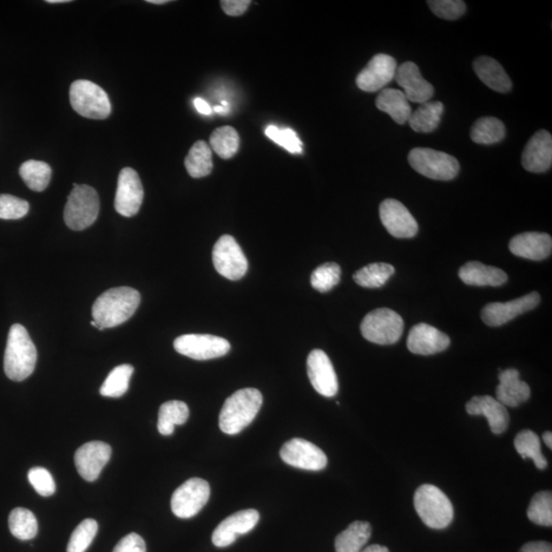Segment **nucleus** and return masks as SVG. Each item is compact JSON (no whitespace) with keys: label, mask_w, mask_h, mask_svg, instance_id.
Instances as JSON below:
<instances>
[{"label":"nucleus","mask_w":552,"mask_h":552,"mask_svg":"<svg viewBox=\"0 0 552 552\" xmlns=\"http://www.w3.org/2000/svg\"><path fill=\"white\" fill-rule=\"evenodd\" d=\"M140 304L141 294L133 288H115L104 292L92 306V318L98 326L97 330L124 324L133 317Z\"/></svg>","instance_id":"nucleus-1"},{"label":"nucleus","mask_w":552,"mask_h":552,"mask_svg":"<svg viewBox=\"0 0 552 552\" xmlns=\"http://www.w3.org/2000/svg\"><path fill=\"white\" fill-rule=\"evenodd\" d=\"M37 350L27 330L16 324L12 326L4 353V372L15 382L29 378L35 370Z\"/></svg>","instance_id":"nucleus-2"},{"label":"nucleus","mask_w":552,"mask_h":552,"mask_svg":"<svg viewBox=\"0 0 552 552\" xmlns=\"http://www.w3.org/2000/svg\"><path fill=\"white\" fill-rule=\"evenodd\" d=\"M263 396L259 390L247 387L236 391L226 400L219 414V426L227 435H236L253 422L261 409Z\"/></svg>","instance_id":"nucleus-3"},{"label":"nucleus","mask_w":552,"mask_h":552,"mask_svg":"<svg viewBox=\"0 0 552 552\" xmlns=\"http://www.w3.org/2000/svg\"><path fill=\"white\" fill-rule=\"evenodd\" d=\"M414 508L422 521L432 529H445L453 520V506L449 498L436 486H420L414 494Z\"/></svg>","instance_id":"nucleus-4"},{"label":"nucleus","mask_w":552,"mask_h":552,"mask_svg":"<svg viewBox=\"0 0 552 552\" xmlns=\"http://www.w3.org/2000/svg\"><path fill=\"white\" fill-rule=\"evenodd\" d=\"M100 213V198L87 184L74 183V188L68 196L64 211L65 225L72 230L80 232L94 225Z\"/></svg>","instance_id":"nucleus-5"},{"label":"nucleus","mask_w":552,"mask_h":552,"mask_svg":"<svg viewBox=\"0 0 552 552\" xmlns=\"http://www.w3.org/2000/svg\"><path fill=\"white\" fill-rule=\"evenodd\" d=\"M70 103L76 113L88 119L104 120L111 115L107 92L88 80H77L70 88Z\"/></svg>","instance_id":"nucleus-6"},{"label":"nucleus","mask_w":552,"mask_h":552,"mask_svg":"<svg viewBox=\"0 0 552 552\" xmlns=\"http://www.w3.org/2000/svg\"><path fill=\"white\" fill-rule=\"evenodd\" d=\"M409 163L418 173L433 180H455L460 169L456 157L428 148L411 150Z\"/></svg>","instance_id":"nucleus-7"},{"label":"nucleus","mask_w":552,"mask_h":552,"mask_svg":"<svg viewBox=\"0 0 552 552\" xmlns=\"http://www.w3.org/2000/svg\"><path fill=\"white\" fill-rule=\"evenodd\" d=\"M361 334L367 341L378 345L397 343L404 330L400 315L389 308H379L368 313L361 322Z\"/></svg>","instance_id":"nucleus-8"},{"label":"nucleus","mask_w":552,"mask_h":552,"mask_svg":"<svg viewBox=\"0 0 552 552\" xmlns=\"http://www.w3.org/2000/svg\"><path fill=\"white\" fill-rule=\"evenodd\" d=\"M213 264L217 272L230 280L244 278L248 260L238 242L232 235H222L213 249Z\"/></svg>","instance_id":"nucleus-9"},{"label":"nucleus","mask_w":552,"mask_h":552,"mask_svg":"<svg viewBox=\"0 0 552 552\" xmlns=\"http://www.w3.org/2000/svg\"><path fill=\"white\" fill-rule=\"evenodd\" d=\"M210 493L211 490L205 479H189L174 491L171 498V510L177 518H193L207 504Z\"/></svg>","instance_id":"nucleus-10"},{"label":"nucleus","mask_w":552,"mask_h":552,"mask_svg":"<svg viewBox=\"0 0 552 552\" xmlns=\"http://www.w3.org/2000/svg\"><path fill=\"white\" fill-rule=\"evenodd\" d=\"M174 349L195 360H209L225 356L230 351L229 341L212 334H183L174 341Z\"/></svg>","instance_id":"nucleus-11"},{"label":"nucleus","mask_w":552,"mask_h":552,"mask_svg":"<svg viewBox=\"0 0 552 552\" xmlns=\"http://www.w3.org/2000/svg\"><path fill=\"white\" fill-rule=\"evenodd\" d=\"M280 457L288 465L306 471H321L327 464L326 453L307 440L295 438L281 447Z\"/></svg>","instance_id":"nucleus-12"},{"label":"nucleus","mask_w":552,"mask_h":552,"mask_svg":"<svg viewBox=\"0 0 552 552\" xmlns=\"http://www.w3.org/2000/svg\"><path fill=\"white\" fill-rule=\"evenodd\" d=\"M142 183L136 171L124 168L118 177L115 209L124 217H133L140 211L143 201Z\"/></svg>","instance_id":"nucleus-13"},{"label":"nucleus","mask_w":552,"mask_h":552,"mask_svg":"<svg viewBox=\"0 0 552 552\" xmlns=\"http://www.w3.org/2000/svg\"><path fill=\"white\" fill-rule=\"evenodd\" d=\"M380 217L383 226L394 238L410 239L418 232V225L402 203L387 199L380 206Z\"/></svg>","instance_id":"nucleus-14"},{"label":"nucleus","mask_w":552,"mask_h":552,"mask_svg":"<svg viewBox=\"0 0 552 552\" xmlns=\"http://www.w3.org/2000/svg\"><path fill=\"white\" fill-rule=\"evenodd\" d=\"M307 372L314 390L320 395L327 398L337 395L339 390L337 374L326 352L315 349L309 354Z\"/></svg>","instance_id":"nucleus-15"},{"label":"nucleus","mask_w":552,"mask_h":552,"mask_svg":"<svg viewBox=\"0 0 552 552\" xmlns=\"http://www.w3.org/2000/svg\"><path fill=\"white\" fill-rule=\"evenodd\" d=\"M540 295L532 292L506 303H490L483 308L482 320L489 326H503L518 315L533 310L540 303Z\"/></svg>","instance_id":"nucleus-16"},{"label":"nucleus","mask_w":552,"mask_h":552,"mask_svg":"<svg viewBox=\"0 0 552 552\" xmlns=\"http://www.w3.org/2000/svg\"><path fill=\"white\" fill-rule=\"evenodd\" d=\"M397 68V62L393 57L386 54L376 55L358 74L357 87L365 92L383 89L395 79Z\"/></svg>","instance_id":"nucleus-17"},{"label":"nucleus","mask_w":552,"mask_h":552,"mask_svg":"<svg viewBox=\"0 0 552 552\" xmlns=\"http://www.w3.org/2000/svg\"><path fill=\"white\" fill-rule=\"evenodd\" d=\"M111 456V446L101 441L84 444L75 453L76 469L85 481L95 482Z\"/></svg>","instance_id":"nucleus-18"},{"label":"nucleus","mask_w":552,"mask_h":552,"mask_svg":"<svg viewBox=\"0 0 552 552\" xmlns=\"http://www.w3.org/2000/svg\"><path fill=\"white\" fill-rule=\"evenodd\" d=\"M260 520L259 512L256 510H246L235 512L222 521L214 531L212 541L217 548H227L239 536L252 531Z\"/></svg>","instance_id":"nucleus-19"},{"label":"nucleus","mask_w":552,"mask_h":552,"mask_svg":"<svg viewBox=\"0 0 552 552\" xmlns=\"http://www.w3.org/2000/svg\"><path fill=\"white\" fill-rule=\"evenodd\" d=\"M395 80L403 89L407 100L411 103L424 104L430 102L433 96V85L426 81L420 73L418 65L413 62L401 64L396 70Z\"/></svg>","instance_id":"nucleus-20"},{"label":"nucleus","mask_w":552,"mask_h":552,"mask_svg":"<svg viewBox=\"0 0 552 552\" xmlns=\"http://www.w3.org/2000/svg\"><path fill=\"white\" fill-rule=\"evenodd\" d=\"M552 164V136L547 130H539L530 138L523 150L522 165L532 173H543Z\"/></svg>","instance_id":"nucleus-21"},{"label":"nucleus","mask_w":552,"mask_h":552,"mask_svg":"<svg viewBox=\"0 0 552 552\" xmlns=\"http://www.w3.org/2000/svg\"><path fill=\"white\" fill-rule=\"evenodd\" d=\"M449 345L450 339L446 334L426 324L414 326L407 339L410 351L425 356L442 352Z\"/></svg>","instance_id":"nucleus-22"},{"label":"nucleus","mask_w":552,"mask_h":552,"mask_svg":"<svg viewBox=\"0 0 552 552\" xmlns=\"http://www.w3.org/2000/svg\"><path fill=\"white\" fill-rule=\"evenodd\" d=\"M471 416H484L495 435H501L509 428L510 416L506 407L491 396L472 397L465 406Z\"/></svg>","instance_id":"nucleus-23"},{"label":"nucleus","mask_w":552,"mask_h":552,"mask_svg":"<svg viewBox=\"0 0 552 552\" xmlns=\"http://www.w3.org/2000/svg\"><path fill=\"white\" fill-rule=\"evenodd\" d=\"M510 249L518 257L540 261L551 255L552 239L548 234L524 233L511 239Z\"/></svg>","instance_id":"nucleus-24"},{"label":"nucleus","mask_w":552,"mask_h":552,"mask_svg":"<svg viewBox=\"0 0 552 552\" xmlns=\"http://www.w3.org/2000/svg\"><path fill=\"white\" fill-rule=\"evenodd\" d=\"M499 385L496 387V399L505 407H518L531 396L527 383L520 379V372L510 368L499 373Z\"/></svg>","instance_id":"nucleus-25"},{"label":"nucleus","mask_w":552,"mask_h":552,"mask_svg":"<svg viewBox=\"0 0 552 552\" xmlns=\"http://www.w3.org/2000/svg\"><path fill=\"white\" fill-rule=\"evenodd\" d=\"M459 278L465 285L475 287H499L508 281V274L502 269L487 266L481 262L466 263L459 271Z\"/></svg>","instance_id":"nucleus-26"},{"label":"nucleus","mask_w":552,"mask_h":552,"mask_svg":"<svg viewBox=\"0 0 552 552\" xmlns=\"http://www.w3.org/2000/svg\"><path fill=\"white\" fill-rule=\"evenodd\" d=\"M477 76L492 90L506 94L510 91L512 82L502 65L490 57H479L474 62Z\"/></svg>","instance_id":"nucleus-27"},{"label":"nucleus","mask_w":552,"mask_h":552,"mask_svg":"<svg viewBox=\"0 0 552 552\" xmlns=\"http://www.w3.org/2000/svg\"><path fill=\"white\" fill-rule=\"evenodd\" d=\"M376 106L400 125L409 122L412 113L410 101L403 91L395 88L383 89L377 97Z\"/></svg>","instance_id":"nucleus-28"},{"label":"nucleus","mask_w":552,"mask_h":552,"mask_svg":"<svg viewBox=\"0 0 552 552\" xmlns=\"http://www.w3.org/2000/svg\"><path fill=\"white\" fill-rule=\"evenodd\" d=\"M444 104L441 102H426L413 111L410 119V126L418 134H431L441 122Z\"/></svg>","instance_id":"nucleus-29"},{"label":"nucleus","mask_w":552,"mask_h":552,"mask_svg":"<svg viewBox=\"0 0 552 552\" xmlns=\"http://www.w3.org/2000/svg\"><path fill=\"white\" fill-rule=\"evenodd\" d=\"M371 525L366 522H354L341 532L334 542L337 552H360L370 540Z\"/></svg>","instance_id":"nucleus-30"},{"label":"nucleus","mask_w":552,"mask_h":552,"mask_svg":"<svg viewBox=\"0 0 552 552\" xmlns=\"http://www.w3.org/2000/svg\"><path fill=\"white\" fill-rule=\"evenodd\" d=\"M189 417L188 406L182 401L172 400L160 407L157 430L163 436L172 435L175 426L187 423Z\"/></svg>","instance_id":"nucleus-31"},{"label":"nucleus","mask_w":552,"mask_h":552,"mask_svg":"<svg viewBox=\"0 0 552 552\" xmlns=\"http://www.w3.org/2000/svg\"><path fill=\"white\" fill-rule=\"evenodd\" d=\"M188 172L193 179H202L212 172V150L205 142H196L184 161Z\"/></svg>","instance_id":"nucleus-32"},{"label":"nucleus","mask_w":552,"mask_h":552,"mask_svg":"<svg viewBox=\"0 0 552 552\" xmlns=\"http://www.w3.org/2000/svg\"><path fill=\"white\" fill-rule=\"evenodd\" d=\"M506 129L502 121L495 117H483L472 125V141L478 144L491 146L504 140Z\"/></svg>","instance_id":"nucleus-33"},{"label":"nucleus","mask_w":552,"mask_h":552,"mask_svg":"<svg viewBox=\"0 0 552 552\" xmlns=\"http://www.w3.org/2000/svg\"><path fill=\"white\" fill-rule=\"evenodd\" d=\"M19 172L26 186L38 193L49 187L52 173L48 163L36 160L23 163Z\"/></svg>","instance_id":"nucleus-34"},{"label":"nucleus","mask_w":552,"mask_h":552,"mask_svg":"<svg viewBox=\"0 0 552 552\" xmlns=\"http://www.w3.org/2000/svg\"><path fill=\"white\" fill-rule=\"evenodd\" d=\"M395 273V268L387 263H372L353 275V280L357 285L368 288L383 287L387 280Z\"/></svg>","instance_id":"nucleus-35"},{"label":"nucleus","mask_w":552,"mask_h":552,"mask_svg":"<svg viewBox=\"0 0 552 552\" xmlns=\"http://www.w3.org/2000/svg\"><path fill=\"white\" fill-rule=\"evenodd\" d=\"M515 447L523 458L533 460L537 469H547L548 460L542 455L540 439L536 433L529 430L518 433L515 439Z\"/></svg>","instance_id":"nucleus-36"},{"label":"nucleus","mask_w":552,"mask_h":552,"mask_svg":"<svg viewBox=\"0 0 552 552\" xmlns=\"http://www.w3.org/2000/svg\"><path fill=\"white\" fill-rule=\"evenodd\" d=\"M11 533L19 540H30L38 533L37 518L27 509L17 508L12 510L9 518Z\"/></svg>","instance_id":"nucleus-37"},{"label":"nucleus","mask_w":552,"mask_h":552,"mask_svg":"<svg viewBox=\"0 0 552 552\" xmlns=\"http://www.w3.org/2000/svg\"><path fill=\"white\" fill-rule=\"evenodd\" d=\"M240 135L232 126H223L213 131L210 137V148L222 159H230L238 153Z\"/></svg>","instance_id":"nucleus-38"},{"label":"nucleus","mask_w":552,"mask_h":552,"mask_svg":"<svg viewBox=\"0 0 552 552\" xmlns=\"http://www.w3.org/2000/svg\"><path fill=\"white\" fill-rule=\"evenodd\" d=\"M134 368L130 364H122L114 368L101 387V395L110 398H119L128 391L129 382Z\"/></svg>","instance_id":"nucleus-39"},{"label":"nucleus","mask_w":552,"mask_h":552,"mask_svg":"<svg viewBox=\"0 0 552 552\" xmlns=\"http://www.w3.org/2000/svg\"><path fill=\"white\" fill-rule=\"evenodd\" d=\"M528 518L531 522L544 527L552 525V494L551 492L542 491L537 493L529 505Z\"/></svg>","instance_id":"nucleus-40"},{"label":"nucleus","mask_w":552,"mask_h":552,"mask_svg":"<svg viewBox=\"0 0 552 552\" xmlns=\"http://www.w3.org/2000/svg\"><path fill=\"white\" fill-rule=\"evenodd\" d=\"M341 273V267L337 263H325L312 272L311 286L320 293L330 292L339 284Z\"/></svg>","instance_id":"nucleus-41"},{"label":"nucleus","mask_w":552,"mask_h":552,"mask_svg":"<svg viewBox=\"0 0 552 552\" xmlns=\"http://www.w3.org/2000/svg\"><path fill=\"white\" fill-rule=\"evenodd\" d=\"M98 530V525L92 518H88L77 525L72 533L68 543L67 552H85L94 541Z\"/></svg>","instance_id":"nucleus-42"},{"label":"nucleus","mask_w":552,"mask_h":552,"mask_svg":"<svg viewBox=\"0 0 552 552\" xmlns=\"http://www.w3.org/2000/svg\"><path fill=\"white\" fill-rule=\"evenodd\" d=\"M29 203L11 195H0V219H21L29 212Z\"/></svg>","instance_id":"nucleus-43"},{"label":"nucleus","mask_w":552,"mask_h":552,"mask_svg":"<svg viewBox=\"0 0 552 552\" xmlns=\"http://www.w3.org/2000/svg\"><path fill=\"white\" fill-rule=\"evenodd\" d=\"M431 11L437 17L455 21L464 15L466 5L462 0H431L428 2Z\"/></svg>","instance_id":"nucleus-44"},{"label":"nucleus","mask_w":552,"mask_h":552,"mask_svg":"<svg viewBox=\"0 0 552 552\" xmlns=\"http://www.w3.org/2000/svg\"><path fill=\"white\" fill-rule=\"evenodd\" d=\"M267 137L280 144L292 154L302 153V142L295 131L290 128L279 129L275 126H268L265 130Z\"/></svg>","instance_id":"nucleus-45"},{"label":"nucleus","mask_w":552,"mask_h":552,"mask_svg":"<svg viewBox=\"0 0 552 552\" xmlns=\"http://www.w3.org/2000/svg\"><path fill=\"white\" fill-rule=\"evenodd\" d=\"M29 482L39 495L50 497L55 494L56 483L50 472L44 468H33L28 472Z\"/></svg>","instance_id":"nucleus-46"},{"label":"nucleus","mask_w":552,"mask_h":552,"mask_svg":"<svg viewBox=\"0 0 552 552\" xmlns=\"http://www.w3.org/2000/svg\"><path fill=\"white\" fill-rule=\"evenodd\" d=\"M113 552H147L146 542L140 535L131 533L118 542Z\"/></svg>","instance_id":"nucleus-47"},{"label":"nucleus","mask_w":552,"mask_h":552,"mask_svg":"<svg viewBox=\"0 0 552 552\" xmlns=\"http://www.w3.org/2000/svg\"><path fill=\"white\" fill-rule=\"evenodd\" d=\"M221 8L232 17L244 15L251 2L249 0H222Z\"/></svg>","instance_id":"nucleus-48"},{"label":"nucleus","mask_w":552,"mask_h":552,"mask_svg":"<svg viewBox=\"0 0 552 552\" xmlns=\"http://www.w3.org/2000/svg\"><path fill=\"white\" fill-rule=\"evenodd\" d=\"M520 552H552V547L548 542L534 541L525 544Z\"/></svg>","instance_id":"nucleus-49"},{"label":"nucleus","mask_w":552,"mask_h":552,"mask_svg":"<svg viewBox=\"0 0 552 552\" xmlns=\"http://www.w3.org/2000/svg\"><path fill=\"white\" fill-rule=\"evenodd\" d=\"M194 104H195L196 109L198 110L201 114L210 115L212 113L211 107H210L209 104L205 101L202 100V98L200 97L196 98V100L194 101Z\"/></svg>","instance_id":"nucleus-50"},{"label":"nucleus","mask_w":552,"mask_h":552,"mask_svg":"<svg viewBox=\"0 0 552 552\" xmlns=\"http://www.w3.org/2000/svg\"><path fill=\"white\" fill-rule=\"evenodd\" d=\"M360 552H389V549L382 547V545H371V547H368Z\"/></svg>","instance_id":"nucleus-51"},{"label":"nucleus","mask_w":552,"mask_h":552,"mask_svg":"<svg viewBox=\"0 0 552 552\" xmlns=\"http://www.w3.org/2000/svg\"><path fill=\"white\" fill-rule=\"evenodd\" d=\"M214 111H217V113L218 114H227L228 113V106L226 102L222 103V106H217L214 108Z\"/></svg>","instance_id":"nucleus-52"},{"label":"nucleus","mask_w":552,"mask_h":552,"mask_svg":"<svg viewBox=\"0 0 552 552\" xmlns=\"http://www.w3.org/2000/svg\"><path fill=\"white\" fill-rule=\"evenodd\" d=\"M543 441L549 448H552V433L551 432H545L543 433Z\"/></svg>","instance_id":"nucleus-53"},{"label":"nucleus","mask_w":552,"mask_h":552,"mask_svg":"<svg viewBox=\"0 0 552 552\" xmlns=\"http://www.w3.org/2000/svg\"><path fill=\"white\" fill-rule=\"evenodd\" d=\"M148 3L153 4H165L169 2L168 0H148Z\"/></svg>","instance_id":"nucleus-54"},{"label":"nucleus","mask_w":552,"mask_h":552,"mask_svg":"<svg viewBox=\"0 0 552 552\" xmlns=\"http://www.w3.org/2000/svg\"><path fill=\"white\" fill-rule=\"evenodd\" d=\"M48 4H65V3H69V0H48V2H46Z\"/></svg>","instance_id":"nucleus-55"},{"label":"nucleus","mask_w":552,"mask_h":552,"mask_svg":"<svg viewBox=\"0 0 552 552\" xmlns=\"http://www.w3.org/2000/svg\"><path fill=\"white\" fill-rule=\"evenodd\" d=\"M90 325H91L92 326L96 327V328H98V326H97V324H96V322L95 320H92V321L90 322Z\"/></svg>","instance_id":"nucleus-56"}]
</instances>
